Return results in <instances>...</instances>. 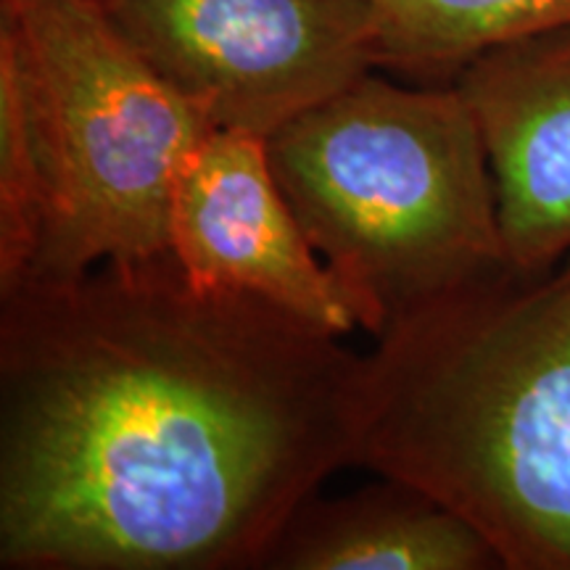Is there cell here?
I'll return each instance as SVG.
<instances>
[{
  "instance_id": "6da1fadb",
  "label": "cell",
  "mask_w": 570,
  "mask_h": 570,
  "mask_svg": "<svg viewBox=\"0 0 570 570\" xmlns=\"http://www.w3.org/2000/svg\"><path fill=\"white\" fill-rule=\"evenodd\" d=\"M365 356L169 252L0 294V568L252 570L356 465Z\"/></svg>"
},
{
  "instance_id": "7a4b0ae2",
  "label": "cell",
  "mask_w": 570,
  "mask_h": 570,
  "mask_svg": "<svg viewBox=\"0 0 570 570\" xmlns=\"http://www.w3.org/2000/svg\"><path fill=\"white\" fill-rule=\"evenodd\" d=\"M356 465L460 512L504 570H570V252L377 338Z\"/></svg>"
},
{
  "instance_id": "3957f363",
  "label": "cell",
  "mask_w": 570,
  "mask_h": 570,
  "mask_svg": "<svg viewBox=\"0 0 570 570\" xmlns=\"http://www.w3.org/2000/svg\"><path fill=\"white\" fill-rule=\"evenodd\" d=\"M296 223L375 341L508 265L462 92L367 71L265 140Z\"/></svg>"
},
{
  "instance_id": "277c9868",
  "label": "cell",
  "mask_w": 570,
  "mask_h": 570,
  "mask_svg": "<svg viewBox=\"0 0 570 570\" xmlns=\"http://www.w3.org/2000/svg\"><path fill=\"white\" fill-rule=\"evenodd\" d=\"M0 53L17 69L48 190L21 283L169 252L177 167L212 132L194 106L98 0H0Z\"/></svg>"
},
{
  "instance_id": "5b68a950",
  "label": "cell",
  "mask_w": 570,
  "mask_h": 570,
  "mask_svg": "<svg viewBox=\"0 0 570 570\" xmlns=\"http://www.w3.org/2000/svg\"><path fill=\"white\" fill-rule=\"evenodd\" d=\"M212 130L267 140L377 69L373 0H98Z\"/></svg>"
},
{
  "instance_id": "8992f818",
  "label": "cell",
  "mask_w": 570,
  "mask_h": 570,
  "mask_svg": "<svg viewBox=\"0 0 570 570\" xmlns=\"http://www.w3.org/2000/svg\"><path fill=\"white\" fill-rule=\"evenodd\" d=\"M169 254L196 288L267 298L336 336L360 327L285 202L262 138L212 130L185 156L169 198Z\"/></svg>"
},
{
  "instance_id": "52a82bcc",
  "label": "cell",
  "mask_w": 570,
  "mask_h": 570,
  "mask_svg": "<svg viewBox=\"0 0 570 570\" xmlns=\"http://www.w3.org/2000/svg\"><path fill=\"white\" fill-rule=\"evenodd\" d=\"M454 88L487 146L508 265L552 267L570 252V27L491 48Z\"/></svg>"
},
{
  "instance_id": "ba28073f",
  "label": "cell",
  "mask_w": 570,
  "mask_h": 570,
  "mask_svg": "<svg viewBox=\"0 0 570 570\" xmlns=\"http://www.w3.org/2000/svg\"><path fill=\"white\" fill-rule=\"evenodd\" d=\"M494 547L415 483L386 479L338 499L317 494L288 520L265 570H494Z\"/></svg>"
},
{
  "instance_id": "9c48e42d",
  "label": "cell",
  "mask_w": 570,
  "mask_h": 570,
  "mask_svg": "<svg viewBox=\"0 0 570 570\" xmlns=\"http://www.w3.org/2000/svg\"><path fill=\"white\" fill-rule=\"evenodd\" d=\"M377 69L449 85L502 42L570 27V0H373Z\"/></svg>"
},
{
  "instance_id": "30bf717a",
  "label": "cell",
  "mask_w": 570,
  "mask_h": 570,
  "mask_svg": "<svg viewBox=\"0 0 570 570\" xmlns=\"http://www.w3.org/2000/svg\"><path fill=\"white\" fill-rule=\"evenodd\" d=\"M48 223V190L17 69L0 53V294L30 275Z\"/></svg>"
}]
</instances>
